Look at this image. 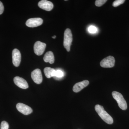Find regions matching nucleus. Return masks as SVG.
I'll return each mask as SVG.
<instances>
[{"label": "nucleus", "instance_id": "1", "mask_svg": "<svg viewBox=\"0 0 129 129\" xmlns=\"http://www.w3.org/2000/svg\"><path fill=\"white\" fill-rule=\"evenodd\" d=\"M95 109L98 115L104 122L109 124H113V118L104 110L102 106L97 104L95 106Z\"/></svg>", "mask_w": 129, "mask_h": 129}, {"label": "nucleus", "instance_id": "2", "mask_svg": "<svg viewBox=\"0 0 129 129\" xmlns=\"http://www.w3.org/2000/svg\"><path fill=\"white\" fill-rule=\"evenodd\" d=\"M113 98L117 101L118 106L120 109L125 110L127 108V104L125 99L121 94L117 91H114L112 93Z\"/></svg>", "mask_w": 129, "mask_h": 129}, {"label": "nucleus", "instance_id": "3", "mask_svg": "<svg viewBox=\"0 0 129 129\" xmlns=\"http://www.w3.org/2000/svg\"><path fill=\"white\" fill-rule=\"evenodd\" d=\"M73 41V36L71 30L69 28H67L64 32L63 46L67 51H70V46Z\"/></svg>", "mask_w": 129, "mask_h": 129}, {"label": "nucleus", "instance_id": "4", "mask_svg": "<svg viewBox=\"0 0 129 129\" xmlns=\"http://www.w3.org/2000/svg\"><path fill=\"white\" fill-rule=\"evenodd\" d=\"M46 47V44L40 41H37L34 45V52L36 55L40 56L44 53Z\"/></svg>", "mask_w": 129, "mask_h": 129}, {"label": "nucleus", "instance_id": "5", "mask_svg": "<svg viewBox=\"0 0 129 129\" xmlns=\"http://www.w3.org/2000/svg\"><path fill=\"white\" fill-rule=\"evenodd\" d=\"M115 58L113 56H110L105 58L100 62L101 67L105 68H111L115 64Z\"/></svg>", "mask_w": 129, "mask_h": 129}, {"label": "nucleus", "instance_id": "6", "mask_svg": "<svg viewBox=\"0 0 129 129\" xmlns=\"http://www.w3.org/2000/svg\"><path fill=\"white\" fill-rule=\"evenodd\" d=\"M17 109L24 115L30 114L32 112V109L30 107L22 103H18L16 105Z\"/></svg>", "mask_w": 129, "mask_h": 129}, {"label": "nucleus", "instance_id": "7", "mask_svg": "<svg viewBox=\"0 0 129 129\" xmlns=\"http://www.w3.org/2000/svg\"><path fill=\"white\" fill-rule=\"evenodd\" d=\"M12 62L13 65L16 67H18L21 62V53L18 49H14L12 53Z\"/></svg>", "mask_w": 129, "mask_h": 129}, {"label": "nucleus", "instance_id": "8", "mask_svg": "<svg viewBox=\"0 0 129 129\" xmlns=\"http://www.w3.org/2000/svg\"><path fill=\"white\" fill-rule=\"evenodd\" d=\"M31 77L34 82L36 84H39L42 82V75L41 71L39 69H36L32 71Z\"/></svg>", "mask_w": 129, "mask_h": 129}, {"label": "nucleus", "instance_id": "9", "mask_svg": "<svg viewBox=\"0 0 129 129\" xmlns=\"http://www.w3.org/2000/svg\"><path fill=\"white\" fill-rule=\"evenodd\" d=\"M43 20L40 18H35L28 19L26 22V25L29 27H36L40 26L43 23Z\"/></svg>", "mask_w": 129, "mask_h": 129}, {"label": "nucleus", "instance_id": "10", "mask_svg": "<svg viewBox=\"0 0 129 129\" xmlns=\"http://www.w3.org/2000/svg\"><path fill=\"white\" fill-rule=\"evenodd\" d=\"M13 80L15 84L19 88L23 89H27L28 88L27 82L23 78L19 76H16Z\"/></svg>", "mask_w": 129, "mask_h": 129}, {"label": "nucleus", "instance_id": "11", "mask_svg": "<svg viewBox=\"0 0 129 129\" xmlns=\"http://www.w3.org/2000/svg\"><path fill=\"white\" fill-rule=\"evenodd\" d=\"M38 6L40 8L48 11L52 10L53 8V3L47 0L40 1L38 3Z\"/></svg>", "mask_w": 129, "mask_h": 129}, {"label": "nucleus", "instance_id": "12", "mask_svg": "<svg viewBox=\"0 0 129 129\" xmlns=\"http://www.w3.org/2000/svg\"><path fill=\"white\" fill-rule=\"evenodd\" d=\"M89 84V81L85 80L76 83L74 86L73 91L75 92H78L87 86Z\"/></svg>", "mask_w": 129, "mask_h": 129}, {"label": "nucleus", "instance_id": "13", "mask_svg": "<svg viewBox=\"0 0 129 129\" xmlns=\"http://www.w3.org/2000/svg\"><path fill=\"white\" fill-rule=\"evenodd\" d=\"M44 60L45 62H49L50 64H52L54 63L55 57L53 52L51 51L46 52L44 55Z\"/></svg>", "mask_w": 129, "mask_h": 129}, {"label": "nucleus", "instance_id": "14", "mask_svg": "<svg viewBox=\"0 0 129 129\" xmlns=\"http://www.w3.org/2000/svg\"><path fill=\"white\" fill-rule=\"evenodd\" d=\"M55 71V70L50 67H46L44 69L45 75L48 78H50L51 77H54Z\"/></svg>", "mask_w": 129, "mask_h": 129}, {"label": "nucleus", "instance_id": "15", "mask_svg": "<svg viewBox=\"0 0 129 129\" xmlns=\"http://www.w3.org/2000/svg\"><path fill=\"white\" fill-rule=\"evenodd\" d=\"M64 76V73L62 70H56L55 75L54 77L57 78H61Z\"/></svg>", "mask_w": 129, "mask_h": 129}, {"label": "nucleus", "instance_id": "16", "mask_svg": "<svg viewBox=\"0 0 129 129\" xmlns=\"http://www.w3.org/2000/svg\"><path fill=\"white\" fill-rule=\"evenodd\" d=\"M125 2V0H116L113 2V6L114 7H117L119 5L123 4Z\"/></svg>", "mask_w": 129, "mask_h": 129}, {"label": "nucleus", "instance_id": "17", "mask_svg": "<svg viewBox=\"0 0 129 129\" xmlns=\"http://www.w3.org/2000/svg\"><path fill=\"white\" fill-rule=\"evenodd\" d=\"M9 125L8 123L6 121H3L1 123V129H8Z\"/></svg>", "mask_w": 129, "mask_h": 129}, {"label": "nucleus", "instance_id": "18", "mask_svg": "<svg viewBox=\"0 0 129 129\" xmlns=\"http://www.w3.org/2000/svg\"><path fill=\"white\" fill-rule=\"evenodd\" d=\"M107 1L106 0H96L95 2V4L96 6L101 7L106 3Z\"/></svg>", "mask_w": 129, "mask_h": 129}, {"label": "nucleus", "instance_id": "19", "mask_svg": "<svg viewBox=\"0 0 129 129\" xmlns=\"http://www.w3.org/2000/svg\"><path fill=\"white\" fill-rule=\"evenodd\" d=\"M88 31L91 34H94L97 32V28L95 26L91 25L89 27Z\"/></svg>", "mask_w": 129, "mask_h": 129}, {"label": "nucleus", "instance_id": "20", "mask_svg": "<svg viewBox=\"0 0 129 129\" xmlns=\"http://www.w3.org/2000/svg\"><path fill=\"white\" fill-rule=\"evenodd\" d=\"M4 7L2 3L0 1V14H2L4 11Z\"/></svg>", "mask_w": 129, "mask_h": 129}, {"label": "nucleus", "instance_id": "21", "mask_svg": "<svg viewBox=\"0 0 129 129\" xmlns=\"http://www.w3.org/2000/svg\"><path fill=\"white\" fill-rule=\"evenodd\" d=\"M52 37L53 38V39H55L56 38V36H52Z\"/></svg>", "mask_w": 129, "mask_h": 129}]
</instances>
